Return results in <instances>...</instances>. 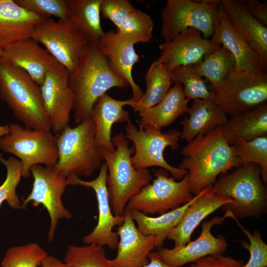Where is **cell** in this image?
Here are the masks:
<instances>
[{"mask_svg":"<svg viewBox=\"0 0 267 267\" xmlns=\"http://www.w3.org/2000/svg\"><path fill=\"white\" fill-rule=\"evenodd\" d=\"M178 168L187 172L189 188L195 196L212 186L218 177L239 166L234 146L223 137L222 127L197 136L184 146Z\"/></svg>","mask_w":267,"mask_h":267,"instance_id":"cell-1","label":"cell"},{"mask_svg":"<svg viewBox=\"0 0 267 267\" xmlns=\"http://www.w3.org/2000/svg\"><path fill=\"white\" fill-rule=\"evenodd\" d=\"M74 94L73 116L77 125L90 118L97 99L113 88L124 89L128 83L111 70L96 44L88 43L75 70L69 74Z\"/></svg>","mask_w":267,"mask_h":267,"instance_id":"cell-2","label":"cell"},{"mask_svg":"<svg viewBox=\"0 0 267 267\" xmlns=\"http://www.w3.org/2000/svg\"><path fill=\"white\" fill-rule=\"evenodd\" d=\"M212 186L216 194L232 200L222 207L225 219L260 218L267 212V190L257 164H244L222 173Z\"/></svg>","mask_w":267,"mask_h":267,"instance_id":"cell-3","label":"cell"},{"mask_svg":"<svg viewBox=\"0 0 267 267\" xmlns=\"http://www.w3.org/2000/svg\"><path fill=\"white\" fill-rule=\"evenodd\" d=\"M0 98L25 127L50 130L40 86L25 71L0 57Z\"/></svg>","mask_w":267,"mask_h":267,"instance_id":"cell-4","label":"cell"},{"mask_svg":"<svg viewBox=\"0 0 267 267\" xmlns=\"http://www.w3.org/2000/svg\"><path fill=\"white\" fill-rule=\"evenodd\" d=\"M112 142L113 151H101L107 167L106 183L111 209L115 216H123L129 201L149 184L152 177L148 169L134 168L132 161L134 149L129 147L123 133L112 137Z\"/></svg>","mask_w":267,"mask_h":267,"instance_id":"cell-5","label":"cell"},{"mask_svg":"<svg viewBox=\"0 0 267 267\" xmlns=\"http://www.w3.org/2000/svg\"><path fill=\"white\" fill-rule=\"evenodd\" d=\"M54 136L58 158L53 168L56 172L66 178L89 177L100 168L104 160L95 142L90 118L74 128L69 126Z\"/></svg>","mask_w":267,"mask_h":267,"instance_id":"cell-6","label":"cell"},{"mask_svg":"<svg viewBox=\"0 0 267 267\" xmlns=\"http://www.w3.org/2000/svg\"><path fill=\"white\" fill-rule=\"evenodd\" d=\"M8 126V133L0 137V149L19 158L22 177L31 176L34 165H55L58 154L54 134L50 131L29 129L16 123Z\"/></svg>","mask_w":267,"mask_h":267,"instance_id":"cell-7","label":"cell"},{"mask_svg":"<svg viewBox=\"0 0 267 267\" xmlns=\"http://www.w3.org/2000/svg\"><path fill=\"white\" fill-rule=\"evenodd\" d=\"M220 0H168L161 10V36L164 42L171 40L183 31L193 28L204 39L214 32Z\"/></svg>","mask_w":267,"mask_h":267,"instance_id":"cell-8","label":"cell"},{"mask_svg":"<svg viewBox=\"0 0 267 267\" xmlns=\"http://www.w3.org/2000/svg\"><path fill=\"white\" fill-rule=\"evenodd\" d=\"M125 132V137L133 143L134 154L132 156V161L135 169L159 167L166 170L173 178L179 180L187 174L186 171L170 165L163 155L168 147L172 150L179 147V131L172 130L162 133L161 130L152 127L138 129L130 120L127 122Z\"/></svg>","mask_w":267,"mask_h":267,"instance_id":"cell-9","label":"cell"},{"mask_svg":"<svg viewBox=\"0 0 267 267\" xmlns=\"http://www.w3.org/2000/svg\"><path fill=\"white\" fill-rule=\"evenodd\" d=\"M266 71L231 70L219 90L214 103L226 114L237 115L267 103Z\"/></svg>","mask_w":267,"mask_h":267,"instance_id":"cell-10","label":"cell"},{"mask_svg":"<svg viewBox=\"0 0 267 267\" xmlns=\"http://www.w3.org/2000/svg\"><path fill=\"white\" fill-rule=\"evenodd\" d=\"M152 183L142 187L129 201L126 209L137 211L149 216L161 215L188 203L193 198L187 174L179 181L169 177L162 168L154 172Z\"/></svg>","mask_w":267,"mask_h":267,"instance_id":"cell-11","label":"cell"},{"mask_svg":"<svg viewBox=\"0 0 267 267\" xmlns=\"http://www.w3.org/2000/svg\"><path fill=\"white\" fill-rule=\"evenodd\" d=\"M30 172L33 177L32 188L30 194L23 199L22 209H26L27 204L31 202L35 207L41 205L46 210L50 218L48 240L52 242L59 221L70 220L72 217L62 200L68 185L67 178L56 172L53 167L42 165L32 166Z\"/></svg>","mask_w":267,"mask_h":267,"instance_id":"cell-12","label":"cell"},{"mask_svg":"<svg viewBox=\"0 0 267 267\" xmlns=\"http://www.w3.org/2000/svg\"><path fill=\"white\" fill-rule=\"evenodd\" d=\"M31 38L42 44L69 74L76 68L88 44L70 19L50 18L38 24Z\"/></svg>","mask_w":267,"mask_h":267,"instance_id":"cell-13","label":"cell"},{"mask_svg":"<svg viewBox=\"0 0 267 267\" xmlns=\"http://www.w3.org/2000/svg\"><path fill=\"white\" fill-rule=\"evenodd\" d=\"M107 167L103 162L99 174L95 179L87 181L73 175L68 177L67 180L68 185H80L92 189L96 195L98 222L92 231L83 237V242L86 244L106 245L110 249L115 250L118 244L119 237L113 229L115 226H119L123 223L125 216H115L112 212L107 187Z\"/></svg>","mask_w":267,"mask_h":267,"instance_id":"cell-14","label":"cell"},{"mask_svg":"<svg viewBox=\"0 0 267 267\" xmlns=\"http://www.w3.org/2000/svg\"><path fill=\"white\" fill-rule=\"evenodd\" d=\"M68 76V71L58 63L48 71L40 86L43 106L54 134L69 126L73 111L74 96Z\"/></svg>","mask_w":267,"mask_h":267,"instance_id":"cell-15","label":"cell"},{"mask_svg":"<svg viewBox=\"0 0 267 267\" xmlns=\"http://www.w3.org/2000/svg\"><path fill=\"white\" fill-rule=\"evenodd\" d=\"M150 41L147 38L125 36L117 31H110L104 32L96 44L101 53L107 59L111 70L131 87L132 98L135 101L140 99L143 91L132 76L134 66L139 61L134 44Z\"/></svg>","mask_w":267,"mask_h":267,"instance_id":"cell-16","label":"cell"},{"mask_svg":"<svg viewBox=\"0 0 267 267\" xmlns=\"http://www.w3.org/2000/svg\"><path fill=\"white\" fill-rule=\"evenodd\" d=\"M224 219L223 217L216 216L202 222L199 237L184 245L173 249L158 248L157 252L162 260L170 266L181 267L208 256L223 255L227 247L226 240L222 234L214 236L211 228L215 224H221Z\"/></svg>","mask_w":267,"mask_h":267,"instance_id":"cell-17","label":"cell"},{"mask_svg":"<svg viewBox=\"0 0 267 267\" xmlns=\"http://www.w3.org/2000/svg\"><path fill=\"white\" fill-rule=\"evenodd\" d=\"M220 46L204 39L200 31L188 28L160 44V54L155 61L163 64L172 72L179 66L199 63L206 54Z\"/></svg>","mask_w":267,"mask_h":267,"instance_id":"cell-18","label":"cell"},{"mask_svg":"<svg viewBox=\"0 0 267 267\" xmlns=\"http://www.w3.org/2000/svg\"><path fill=\"white\" fill-rule=\"evenodd\" d=\"M124 216L123 223L117 227V255L108 263L111 267H142L148 263L149 253L157 247L158 238L140 233L130 211L125 210Z\"/></svg>","mask_w":267,"mask_h":267,"instance_id":"cell-19","label":"cell"},{"mask_svg":"<svg viewBox=\"0 0 267 267\" xmlns=\"http://www.w3.org/2000/svg\"><path fill=\"white\" fill-rule=\"evenodd\" d=\"M232 202L230 198L216 194L212 186L204 188L196 195L167 238L174 242V247L185 245L191 241L193 232L205 218Z\"/></svg>","mask_w":267,"mask_h":267,"instance_id":"cell-20","label":"cell"},{"mask_svg":"<svg viewBox=\"0 0 267 267\" xmlns=\"http://www.w3.org/2000/svg\"><path fill=\"white\" fill-rule=\"evenodd\" d=\"M221 4L237 33L257 55L263 70L267 67V27L246 10L241 0H221Z\"/></svg>","mask_w":267,"mask_h":267,"instance_id":"cell-21","label":"cell"},{"mask_svg":"<svg viewBox=\"0 0 267 267\" xmlns=\"http://www.w3.org/2000/svg\"><path fill=\"white\" fill-rule=\"evenodd\" d=\"M209 40L216 44L223 46L232 54L234 70L265 71L254 51L232 25L221 0L214 32Z\"/></svg>","mask_w":267,"mask_h":267,"instance_id":"cell-22","label":"cell"},{"mask_svg":"<svg viewBox=\"0 0 267 267\" xmlns=\"http://www.w3.org/2000/svg\"><path fill=\"white\" fill-rule=\"evenodd\" d=\"M0 58L25 71L39 86L48 71L58 63L31 38L3 49Z\"/></svg>","mask_w":267,"mask_h":267,"instance_id":"cell-23","label":"cell"},{"mask_svg":"<svg viewBox=\"0 0 267 267\" xmlns=\"http://www.w3.org/2000/svg\"><path fill=\"white\" fill-rule=\"evenodd\" d=\"M135 102L132 98L124 100L114 99L107 92L97 99L90 118L94 125L95 144L101 150L112 152L115 150L112 142V127L114 124L130 120L129 113L124 107H132Z\"/></svg>","mask_w":267,"mask_h":267,"instance_id":"cell-24","label":"cell"},{"mask_svg":"<svg viewBox=\"0 0 267 267\" xmlns=\"http://www.w3.org/2000/svg\"><path fill=\"white\" fill-rule=\"evenodd\" d=\"M44 20L14 0H0V48L3 50L31 38L35 27Z\"/></svg>","mask_w":267,"mask_h":267,"instance_id":"cell-25","label":"cell"},{"mask_svg":"<svg viewBox=\"0 0 267 267\" xmlns=\"http://www.w3.org/2000/svg\"><path fill=\"white\" fill-rule=\"evenodd\" d=\"M187 113L188 117L181 122L182 129L180 132V138L187 143L198 135L222 127L228 119L227 114L212 100H193Z\"/></svg>","mask_w":267,"mask_h":267,"instance_id":"cell-26","label":"cell"},{"mask_svg":"<svg viewBox=\"0 0 267 267\" xmlns=\"http://www.w3.org/2000/svg\"><path fill=\"white\" fill-rule=\"evenodd\" d=\"M222 129L224 138L232 146L267 135V103L230 116Z\"/></svg>","mask_w":267,"mask_h":267,"instance_id":"cell-27","label":"cell"},{"mask_svg":"<svg viewBox=\"0 0 267 267\" xmlns=\"http://www.w3.org/2000/svg\"><path fill=\"white\" fill-rule=\"evenodd\" d=\"M188 102L182 86L174 84L160 103L139 112V128L152 127L161 130L163 128L168 127L179 116L187 112Z\"/></svg>","mask_w":267,"mask_h":267,"instance_id":"cell-28","label":"cell"},{"mask_svg":"<svg viewBox=\"0 0 267 267\" xmlns=\"http://www.w3.org/2000/svg\"><path fill=\"white\" fill-rule=\"evenodd\" d=\"M70 20L88 43L97 44L104 32L101 25V0H67Z\"/></svg>","mask_w":267,"mask_h":267,"instance_id":"cell-29","label":"cell"},{"mask_svg":"<svg viewBox=\"0 0 267 267\" xmlns=\"http://www.w3.org/2000/svg\"><path fill=\"white\" fill-rule=\"evenodd\" d=\"M195 198L196 195L182 206L156 217H150L137 211H131L130 212L140 233L145 235H153L158 238L157 247L159 248L162 247L170 231L178 224L185 211Z\"/></svg>","mask_w":267,"mask_h":267,"instance_id":"cell-30","label":"cell"},{"mask_svg":"<svg viewBox=\"0 0 267 267\" xmlns=\"http://www.w3.org/2000/svg\"><path fill=\"white\" fill-rule=\"evenodd\" d=\"M146 91L132 107L140 112L160 103L165 97L173 83L172 72L162 63L154 61L145 75Z\"/></svg>","mask_w":267,"mask_h":267,"instance_id":"cell-31","label":"cell"},{"mask_svg":"<svg viewBox=\"0 0 267 267\" xmlns=\"http://www.w3.org/2000/svg\"><path fill=\"white\" fill-rule=\"evenodd\" d=\"M196 72L202 78L206 77L216 93L220 89L224 80L234 68L232 54L223 46H220L206 54L199 63L193 65Z\"/></svg>","mask_w":267,"mask_h":267,"instance_id":"cell-32","label":"cell"},{"mask_svg":"<svg viewBox=\"0 0 267 267\" xmlns=\"http://www.w3.org/2000/svg\"><path fill=\"white\" fill-rule=\"evenodd\" d=\"M172 80L174 84L182 86L183 93L188 101L197 99L214 101L215 93L208 90L193 65L175 68L172 71Z\"/></svg>","mask_w":267,"mask_h":267,"instance_id":"cell-33","label":"cell"},{"mask_svg":"<svg viewBox=\"0 0 267 267\" xmlns=\"http://www.w3.org/2000/svg\"><path fill=\"white\" fill-rule=\"evenodd\" d=\"M108 260L103 246L94 244L69 245L64 257L70 267H111Z\"/></svg>","mask_w":267,"mask_h":267,"instance_id":"cell-34","label":"cell"},{"mask_svg":"<svg viewBox=\"0 0 267 267\" xmlns=\"http://www.w3.org/2000/svg\"><path fill=\"white\" fill-rule=\"evenodd\" d=\"M48 255L39 244L31 242L9 248L1 262V267H39Z\"/></svg>","mask_w":267,"mask_h":267,"instance_id":"cell-35","label":"cell"},{"mask_svg":"<svg viewBox=\"0 0 267 267\" xmlns=\"http://www.w3.org/2000/svg\"><path fill=\"white\" fill-rule=\"evenodd\" d=\"M234 146V153L239 166L253 163L261 171L262 179L267 182V135L244 141Z\"/></svg>","mask_w":267,"mask_h":267,"instance_id":"cell-36","label":"cell"},{"mask_svg":"<svg viewBox=\"0 0 267 267\" xmlns=\"http://www.w3.org/2000/svg\"><path fill=\"white\" fill-rule=\"evenodd\" d=\"M0 162L6 169V176L0 185V207L6 201L12 209H22V203L16 193V188L22 177V167L19 160L11 156L5 159L0 152Z\"/></svg>","mask_w":267,"mask_h":267,"instance_id":"cell-37","label":"cell"},{"mask_svg":"<svg viewBox=\"0 0 267 267\" xmlns=\"http://www.w3.org/2000/svg\"><path fill=\"white\" fill-rule=\"evenodd\" d=\"M24 9L44 19L52 16L58 19H70L71 11L67 0H14Z\"/></svg>","mask_w":267,"mask_h":267,"instance_id":"cell-38","label":"cell"},{"mask_svg":"<svg viewBox=\"0 0 267 267\" xmlns=\"http://www.w3.org/2000/svg\"><path fill=\"white\" fill-rule=\"evenodd\" d=\"M154 22L151 16L135 8L122 20L117 32L125 36L147 38L153 37Z\"/></svg>","mask_w":267,"mask_h":267,"instance_id":"cell-39","label":"cell"},{"mask_svg":"<svg viewBox=\"0 0 267 267\" xmlns=\"http://www.w3.org/2000/svg\"><path fill=\"white\" fill-rule=\"evenodd\" d=\"M232 219L249 241V243L244 240L240 241L241 246L250 254L248 262L241 267H267V244L263 240L260 232L255 230L251 233L240 223L238 219Z\"/></svg>","mask_w":267,"mask_h":267,"instance_id":"cell-40","label":"cell"},{"mask_svg":"<svg viewBox=\"0 0 267 267\" xmlns=\"http://www.w3.org/2000/svg\"><path fill=\"white\" fill-rule=\"evenodd\" d=\"M135 9L128 0H101L100 13L118 29L123 19Z\"/></svg>","mask_w":267,"mask_h":267,"instance_id":"cell-41","label":"cell"},{"mask_svg":"<svg viewBox=\"0 0 267 267\" xmlns=\"http://www.w3.org/2000/svg\"><path fill=\"white\" fill-rule=\"evenodd\" d=\"M243 265L241 260L222 255L203 257L192 263L188 267H241Z\"/></svg>","mask_w":267,"mask_h":267,"instance_id":"cell-42","label":"cell"},{"mask_svg":"<svg viewBox=\"0 0 267 267\" xmlns=\"http://www.w3.org/2000/svg\"><path fill=\"white\" fill-rule=\"evenodd\" d=\"M248 12L261 24L267 27V3L258 0H241Z\"/></svg>","mask_w":267,"mask_h":267,"instance_id":"cell-43","label":"cell"},{"mask_svg":"<svg viewBox=\"0 0 267 267\" xmlns=\"http://www.w3.org/2000/svg\"><path fill=\"white\" fill-rule=\"evenodd\" d=\"M148 263L142 267H175L164 263L157 251L151 252L148 255Z\"/></svg>","mask_w":267,"mask_h":267,"instance_id":"cell-44","label":"cell"},{"mask_svg":"<svg viewBox=\"0 0 267 267\" xmlns=\"http://www.w3.org/2000/svg\"><path fill=\"white\" fill-rule=\"evenodd\" d=\"M39 267H70L67 264L61 261L58 258L47 255Z\"/></svg>","mask_w":267,"mask_h":267,"instance_id":"cell-45","label":"cell"},{"mask_svg":"<svg viewBox=\"0 0 267 267\" xmlns=\"http://www.w3.org/2000/svg\"><path fill=\"white\" fill-rule=\"evenodd\" d=\"M9 132L8 126L0 125V137L7 134Z\"/></svg>","mask_w":267,"mask_h":267,"instance_id":"cell-46","label":"cell"},{"mask_svg":"<svg viewBox=\"0 0 267 267\" xmlns=\"http://www.w3.org/2000/svg\"><path fill=\"white\" fill-rule=\"evenodd\" d=\"M2 52V49L0 48V57L1 56Z\"/></svg>","mask_w":267,"mask_h":267,"instance_id":"cell-47","label":"cell"}]
</instances>
